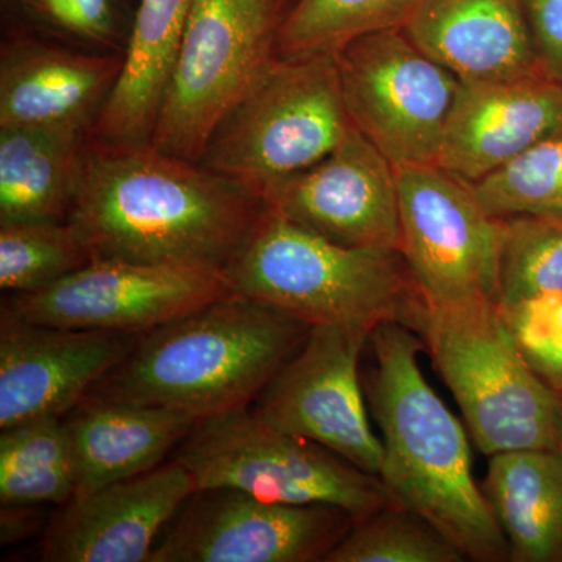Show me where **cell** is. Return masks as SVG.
I'll return each instance as SVG.
<instances>
[{"label": "cell", "instance_id": "27", "mask_svg": "<svg viewBox=\"0 0 562 562\" xmlns=\"http://www.w3.org/2000/svg\"><path fill=\"white\" fill-rule=\"evenodd\" d=\"M472 188L483 209L501 220L562 217V122Z\"/></svg>", "mask_w": 562, "mask_h": 562}, {"label": "cell", "instance_id": "7", "mask_svg": "<svg viewBox=\"0 0 562 562\" xmlns=\"http://www.w3.org/2000/svg\"><path fill=\"white\" fill-rule=\"evenodd\" d=\"M173 460L191 473L195 490L233 487L284 505L336 506L355 520L395 503L380 476L247 408L199 420Z\"/></svg>", "mask_w": 562, "mask_h": 562}, {"label": "cell", "instance_id": "1", "mask_svg": "<svg viewBox=\"0 0 562 562\" xmlns=\"http://www.w3.org/2000/svg\"><path fill=\"white\" fill-rule=\"evenodd\" d=\"M262 211L260 195L201 162L90 138L68 222L92 261L224 273Z\"/></svg>", "mask_w": 562, "mask_h": 562}, {"label": "cell", "instance_id": "25", "mask_svg": "<svg viewBox=\"0 0 562 562\" xmlns=\"http://www.w3.org/2000/svg\"><path fill=\"white\" fill-rule=\"evenodd\" d=\"M3 31L29 33L94 54L124 55L131 0H0Z\"/></svg>", "mask_w": 562, "mask_h": 562}, {"label": "cell", "instance_id": "32", "mask_svg": "<svg viewBox=\"0 0 562 562\" xmlns=\"http://www.w3.org/2000/svg\"><path fill=\"white\" fill-rule=\"evenodd\" d=\"M542 72L562 83V0H524Z\"/></svg>", "mask_w": 562, "mask_h": 562}, {"label": "cell", "instance_id": "21", "mask_svg": "<svg viewBox=\"0 0 562 562\" xmlns=\"http://www.w3.org/2000/svg\"><path fill=\"white\" fill-rule=\"evenodd\" d=\"M195 2L198 0H136L121 76L92 127V140L150 143Z\"/></svg>", "mask_w": 562, "mask_h": 562}, {"label": "cell", "instance_id": "29", "mask_svg": "<svg viewBox=\"0 0 562 562\" xmlns=\"http://www.w3.org/2000/svg\"><path fill=\"white\" fill-rule=\"evenodd\" d=\"M464 557L419 514L392 503L357 520L325 562H461Z\"/></svg>", "mask_w": 562, "mask_h": 562}, {"label": "cell", "instance_id": "13", "mask_svg": "<svg viewBox=\"0 0 562 562\" xmlns=\"http://www.w3.org/2000/svg\"><path fill=\"white\" fill-rule=\"evenodd\" d=\"M231 291L222 272L94 260L43 290L9 294L2 305L47 327L143 335Z\"/></svg>", "mask_w": 562, "mask_h": 562}, {"label": "cell", "instance_id": "22", "mask_svg": "<svg viewBox=\"0 0 562 562\" xmlns=\"http://www.w3.org/2000/svg\"><path fill=\"white\" fill-rule=\"evenodd\" d=\"M90 138L77 125L0 127V225L68 221Z\"/></svg>", "mask_w": 562, "mask_h": 562}, {"label": "cell", "instance_id": "2", "mask_svg": "<svg viewBox=\"0 0 562 562\" xmlns=\"http://www.w3.org/2000/svg\"><path fill=\"white\" fill-rule=\"evenodd\" d=\"M369 342L373 366L361 379L382 431L379 476L391 497L438 528L464 560L509 561L508 542L473 476L468 432L420 371L424 339L390 322Z\"/></svg>", "mask_w": 562, "mask_h": 562}, {"label": "cell", "instance_id": "8", "mask_svg": "<svg viewBox=\"0 0 562 562\" xmlns=\"http://www.w3.org/2000/svg\"><path fill=\"white\" fill-rule=\"evenodd\" d=\"M281 20L262 0H198L150 144L199 162L225 114L277 58Z\"/></svg>", "mask_w": 562, "mask_h": 562}, {"label": "cell", "instance_id": "15", "mask_svg": "<svg viewBox=\"0 0 562 562\" xmlns=\"http://www.w3.org/2000/svg\"><path fill=\"white\" fill-rule=\"evenodd\" d=\"M139 335L32 324L0 308V430L65 417L116 368Z\"/></svg>", "mask_w": 562, "mask_h": 562}, {"label": "cell", "instance_id": "33", "mask_svg": "<svg viewBox=\"0 0 562 562\" xmlns=\"http://www.w3.org/2000/svg\"><path fill=\"white\" fill-rule=\"evenodd\" d=\"M35 506L2 505V543H10L27 535L29 520Z\"/></svg>", "mask_w": 562, "mask_h": 562}, {"label": "cell", "instance_id": "5", "mask_svg": "<svg viewBox=\"0 0 562 562\" xmlns=\"http://www.w3.org/2000/svg\"><path fill=\"white\" fill-rule=\"evenodd\" d=\"M419 335L480 452L562 450V395L520 357L497 302L427 303Z\"/></svg>", "mask_w": 562, "mask_h": 562}, {"label": "cell", "instance_id": "10", "mask_svg": "<svg viewBox=\"0 0 562 562\" xmlns=\"http://www.w3.org/2000/svg\"><path fill=\"white\" fill-rule=\"evenodd\" d=\"M335 55L355 127L394 168L436 165L460 79L402 29L360 36Z\"/></svg>", "mask_w": 562, "mask_h": 562}, {"label": "cell", "instance_id": "35", "mask_svg": "<svg viewBox=\"0 0 562 562\" xmlns=\"http://www.w3.org/2000/svg\"><path fill=\"white\" fill-rule=\"evenodd\" d=\"M135 2H136V0H135Z\"/></svg>", "mask_w": 562, "mask_h": 562}, {"label": "cell", "instance_id": "23", "mask_svg": "<svg viewBox=\"0 0 562 562\" xmlns=\"http://www.w3.org/2000/svg\"><path fill=\"white\" fill-rule=\"evenodd\" d=\"M482 491L509 561L562 562V450L491 454Z\"/></svg>", "mask_w": 562, "mask_h": 562}, {"label": "cell", "instance_id": "12", "mask_svg": "<svg viewBox=\"0 0 562 562\" xmlns=\"http://www.w3.org/2000/svg\"><path fill=\"white\" fill-rule=\"evenodd\" d=\"M369 335L341 325L312 327L261 392L251 413L277 430L321 443L361 471L379 476L383 443L369 422L360 373Z\"/></svg>", "mask_w": 562, "mask_h": 562}, {"label": "cell", "instance_id": "19", "mask_svg": "<svg viewBox=\"0 0 562 562\" xmlns=\"http://www.w3.org/2000/svg\"><path fill=\"white\" fill-rule=\"evenodd\" d=\"M402 31L460 81L542 72L524 0H416Z\"/></svg>", "mask_w": 562, "mask_h": 562}, {"label": "cell", "instance_id": "31", "mask_svg": "<svg viewBox=\"0 0 562 562\" xmlns=\"http://www.w3.org/2000/svg\"><path fill=\"white\" fill-rule=\"evenodd\" d=\"M498 312L528 368L562 395V295L501 302Z\"/></svg>", "mask_w": 562, "mask_h": 562}, {"label": "cell", "instance_id": "11", "mask_svg": "<svg viewBox=\"0 0 562 562\" xmlns=\"http://www.w3.org/2000/svg\"><path fill=\"white\" fill-rule=\"evenodd\" d=\"M355 522L336 506L284 505L209 487L181 506L149 562H325Z\"/></svg>", "mask_w": 562, "mask_h": 562}, {"label": "cell", "instance_id": "6", "mask_svg": "<svg viewBox=\"0 0 562 562\" xmlns=\"http://www.w3.org/2000/svg\"><path fill=\"white\" fill-rule=\"evenodd\" d=\"M351 125L336 55H277L225 114L199 162L260 195L327 157Z\"/></svg>", "mask_w": 562, "mask_h": 562}, {"label": "cell", "instance_id": "16", "mask_svg": "<svg viewBox=\"0 0 562 562\" xmlns=\"http://www.w3.org/2000/svg\"><path fill=\"white\" fill-rule=\"evenodd\" d=\"M195 490L181 462L111 483L58 506L41 542L44 562H149L158 539Z\"/></svg>", "mask_w": 562, "mask_h": 562}, {"label": "cell", "instance_id": "26", "mask_svg": "<svg viewBox=\"0 0 562 562\" xmlns=\"http://www.w3.org/2000/svg\"><path fill=\"white\" fill-rule=\"evenodd\" d=\"M416 0H295L277 33L281 58L335 55L369 33L402 29Z\"/></svg>", "mask_w": 562, "mask_h": 562}, {"label": "cell", "instance_id": "28", "mask_svg": "<svg viewBox=\"0 0 562 562\" xmlns=\"http://www.w3.org/2000/svg\"><path fill=\"white\" fill-rule=\"evenodd\" d=\"M91 261L68 221L0 225V288L9 294L43 290Z\"/></svg>", "mask_w": 562, "mask_h": 562}, {"label": "cell", "instance_id": "14", "mask_svg": "<svg viewBox=\"0 0 562 562\" xmlns=\"http://www.w3.org/2000/svg\"><path fill=\"white\" fill-rule=\"evenodd\" d=\"M266 209L328 241L401 250L394 165L355 125L316 165L260 191Z\"/></svg>", "mask_w": 562, "mask_h": 562}, {"label": "cell", "instance_id": "17", "mask_svg": "<svg viewBox=\"0 0 562 562\" xmlns=\"http://www.w3.org/2000/svg\"><path fill=\"white\" fill-rule=\"evenodd\" d=\"M124 55L94 54L3 31L0 127H94L116 87Z\"/></svg>", "mask_w": 562, "mask_h": 562}, {"label": "cell", "instance_id": "18", "mask_svg": "<svg viewBox=\"0 0 562 562\" xmlns=\"http://www.w3.org/2000/svg\"><path fill=\"white\" fill-rule=\"evenodd\" d=\"M562 122V83L546 74L460 81L436 166L476 183Z\"/></svg>", "mask_w": 562, "mask_h": 562}, {"label": "cell", "instance_id": "4", "mask_svg": "<svg viewBox=\"0 0 562 562\" xmlns=\"http://www.w3.org/2000/svg\"><path fill=\"white\" fill-rule=\"evenodd\" d=\"M224 277L233 292L310 327L372 333L395 322L419 333L427 310L401 251L339 246L266 206Z\"/></svg>", "mask_w": 562, "mask_h": 562}, {"label": "cell", "instance_id": "3", "mask_svg": "<svg viewBox=\"0 0 562 562\" xmlns=\"http://www.w3.org/2000/svg\"><path fill=\"white\" fill-rule=\"evenodd\" d=\"M312 327L228 292L198 312L143 333L87 395L203 420L260 397Z\"/></svg>", "mask_w": 562, "mask_h": 562}, {"label": "cell", "instance_id": "24", "mask_svg": "<svg viewBox=\"0 0 562 562\" xmlns=\"http://www.w3.org/2000/svg\"><path fill=\"white\" fill-rule=\"evenodd\" d=\"M76 492L63 417H43L0 432V503L63 506Z\"/></svg>", "mask_w": 562, "mask_h": 562}, {"label": "cell", "instance_id": "34", "mask_svg": "<svg viewBox=\"0 0 562 562\" xmlns=\"http://www.w3.org/2000/svg\"><path fill=\"white\" fill-rule=\"evenodd\" d=\"M262 2H265L266 5H268L281 21H283L288 11H290L291 7L294 5L295 0H262Z\"/></svg>", "mask_w": 562, "mask_h": 562}, {"label": "cell", "instance_id": "20", "mask_svg": "<svg viewBox=\"0 0 562 562\" xmlns=\"http://www.w3.org/2000/svg\"><path fill=\"white\" fill-rule=\"evenodd\" d=\"M63 422L72 454L74 498L158 468L198 424L171 409L92 395H85Z\"/></svg>", "mask_w": 562, "mask_h": 562}, {"label": "cell", "instance_id": "30", "mask_svg": "<svg viewBox=\"0 0 562 562\" xmlns=\"http://www.w3.org/2000/svg\"><path fill=\"white\" fill-rule=\"evenodd\" d=\"M539 295H562V217H508L498 303Z\"/></svg>", "mask_w": 562, "mask_h": 562}, {"label": "cell", "instance_id": "9", "mask_svg": "<svg viewBox=\"0 0 562 562\" xmlns=\"http://www.w3.org/2000/svg\"><path fill=\"white\" fill-rule=\"evenodd\" d=\"M397 172L401 254L427 303L501 299L506 220L483 209L471 183L436 165Z\"/></svg>", "mask_w": 562, "mask_h": 562}]
</instances>
